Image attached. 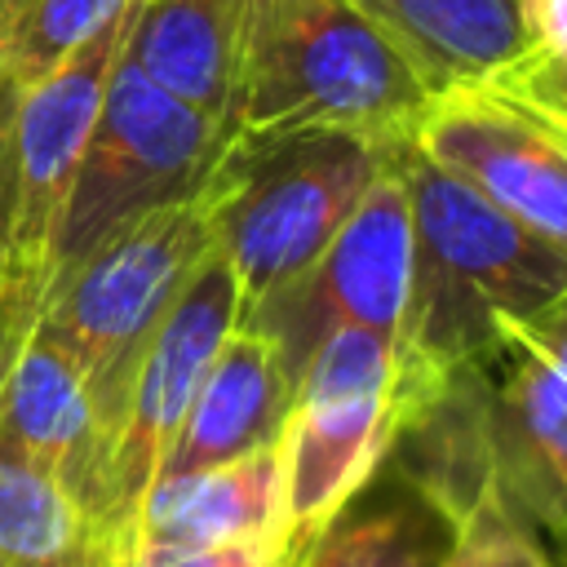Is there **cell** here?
I'll use <instances>...</instances> for the list:
<instances>
[{
  "mask_svg": "<svg viewBox=\"0 0 567 567\" xmlns=\"http://www.w3.org/2000/svg\"><path fill=\"white\" fill-rule=\"evenodd\" d=\"M394 164L412 217V266L394 346L412 372L447 381L501 341V323L527 319L567 292V248L430 164L412 142L394 146Z\"/></svg>",
  "mask_w": 567,
  "mask_h": 567,
  "instance_id": "cell-1",
  "label": "cell"
},
{
  "mask_svg": "<svg viewBox=\"0 0 567 567\" xmlns=\"http://www.w3.org/2000/svg\"><path fill=\"white\" fill-rule=\"evenodd\" d=\"M430 89L350 0H248L226 137L341 128L408 142Z\"/></svg>",
  "mask_w": 567,
  "mask_h": 567,
  "instance_id": "cell-2",
  "label": "cell"
},
{
  "mask_svg": "<svg viewBox=\"0 0 567 567\" xmlns=\"http://www.w3.org/2000/svg\"><path fill=\"white\" fill-rule=\"evenodd\" d=\"M390 146L341 128L226 137L199 195L244 306L301 275L332 244L385 168Z\"/></svg>",
  "mask_w": 567,
  "mask_h": 567,
  "instance_id": "cell-3",
  "label": "cell"
},
{
  "mask_svg": "<svg viewBox=\"0 0 567 567\" xmlns=\"http://www.w3.org/2000/svg\"><path fill=\"white\" fill-rule=\"evenodd\" d=\"M443 385L416 377L399 359L394 337L337 328L319 341L292 385V408L279 434L288 567L332 518L350 509L368 478L390 461L399 434L439 399Z\"/></svg>",
  "mask_w": 567,
  "mask_h": 567,
  "instance_id": "cell-4",
  "label": "cell"
},
{
  "mask_svg": "<svg viewBox=\"0 0 567 567\" xmlns=\"http://www.w3.org/2000/svg\"><path fill=\"white\" fill-rule=\"evenodd\" d=\"M208 248L213 226L204 195H195L128 221L49 284L35 323L71 354L111 443L124 425L137 363Z\"/></svg>",
  "mask_w": 567,
  "mask_h": 567,
  "instance_id": "cell-5",
  "label": "cell"
},
{
  "mask_svg": "<svg viewBox=\"0 0 567 567\" xmlns=\"http://www.w3.org/2000/svg\"><path fill=\"white\" fill-rule=\"evenodd\" d=\"M124 44V40H120ZM226 146V124L142 75L124 53L106 75L58 226L53 279L128 221L195 199Z\"/></svg>",
  "mask_w": 567,
  "mask_h": 567,
  "instance_id": "cell-6",
  "label": "cell"
},
{
  "mask_svg": "<svg viewBox=\"0 0 567 567\" xmlns=\"http://www.w3.org/2000/svg\"><path fill=\"white\" fill-rule=\"evenodd\" d=\"M394 146L332 244L301 275L239 310V323L257 328L275 346L292 385L319 341L337 328H368L381 337L399 332L412 266V217Z\"/></svg>",
  "mask_w": 567,
  "mask_h": 567,
  "instance_id": "cell-7",
  "label": "cell"
},
{
  "mask_svg": "<svg viewBox=\"0 0 567 567\" xmlns=\"http://www.w3.org/2000/svg\"><path fill=\"white\" fill-rule=\"evenodd\" d=\"M239 284L221 248L213 244L204 261L182 284L177 301L159 319L124 408V425L111 452V532L133 536L137 505L159 474V461L230 328L239 323Z\"/></svg>",
  "mask_w": 567,
  "mask_h": 567,
  "instance_id": "cell-8",
  "label": "cell"
},
{
  "mask_svg": "<svg viewBox=\"0 0 567 567\" xmlns=\"http://www.w3.org/2000/svg\"><path fill=\"white\" fill-rule=\"evenodd\" d=\"M430 164L567 248V133L492 89H456L425 106L408 137Z\"/></svg>",
  "mask_w": 567,
  "mask_h": 567,
  "instance_id": "cell-9",
  "label": "cell"
},
{
  "mask_svg": "<svg viewBox=\"0 0 567 567\" xmlns=\"http://www.w3.org/2000/svg\"><path fill=\"white\" fill-rule=\"evenodd\" d=\"M0 434L49 470L97 532H111V430L102 425L71 354L40 323L27 332L0 381Z\"/></svg>",
  "mask_w": 567,
  "mask_h": 567,
  "instance_id": "cell-10",
  "label": "cell"
},
{
  "mask_svg": "<svg viewBox=\"0 0 567 567\" xmlns=\"http://www.w3.org/2000/svg\"><path fill=\"white\" fill-rule=\"evenodd\" d=\"M137 549L266 545L288 563V505L279 443L195 474L155 478L133 518Z\"/></svg>",
  "mask_w": 567,
  "mask_h": 567,
  "instance_id": "cell-11",
  "label": "cell"
},
{
  "mask_svg": "<svg viewBox=\"0 0 567 567\" xmlns=\"http://www.w3.org/2000/svg\"><path fill=\"white\" fill-rule=\"evenodd\" d=\"M288 408H292V381L275 346L257 328L235 323L221 350L213 354L155 478L195 474L275 447Z\"/></svg>",
  "mask_w": 567,
  "mask_h": 567,
  "instance_id": "cell-12",
  "label": "cell"
},
{
  "mask_svg": "<svg viewBox=\"0 0 567 567\" xmlns=\"http://www.w3.org/2000/svg\"><path fill=\"white\" fill-rule=\"evenodd\" d=\"M416 71L430 97L487 89L532 44L527 0H350Z\"/></svg>",
  "mask_w": 567,
  "mask_h": 567,
  "instance_id": "cell-13",
  "label": "cell"
},
{
  "mask_svg": "<svg viewBox=\"0 0 567 567\" xmlns=\"http://www.w3.org/2000/svg\"><path fill=\"white\" fill-rule=\"evenodd\" d=\"M248 0H128L120 53L159 89L226 124Z\"/></svg>",
  "mask_w": 567,
  "mask_h": 567,
  "instance_id": "cell-14",
  "label": "cell"
},
{
  "mask_svg": "<svg viewBox=\"0 0 567 567\" xmlns=\"http://www.w3.org/2000/svg\"><path fill=\"white\" fill-rule=\"evenodd\" d=\"M102 536L49 470L0 434V567H89Z\"/></svg>",
  "mask_w": 567,
  "mask_h": 567,
  "instance_id": "cell-15",
  "label": "cell"
},
{
  "mask_svg": "<svg viewBox=\"0 0 567 567\" xmlns=\"http://www.w3.org/2000/svg\"><path fill=\"white\" fill-rule=\"evenodd\" d=\"M124 9L128 0H27L0 35V66L22 84H35L120 22Z\"/></svg>",
  "mask_w": 567,
  "mask_h": 567,
  "instance_id": "cell-16",
  "label": "cell"
},
{
  "mask_svg": "<svg viewBox=\"0 0 567 567\" xmlns=\"http://www.w3.org/2000/svg\"><path fill=\"white\" fill-rule=\"evenodd\" d=\"M292 567H434L425 518L412 509H372L332 518Z\"/></svg>",
  "mask_w": 567,
  "mask_h": 567,
  "instance_id": "cell-17",
  "label": "cell"
},
{
  "mask_svg": "<svg viewBox=\"0 0 567 567\" xmlns=\"http://www.w3.org/2000/svg\"><path fill=\"white\" fill-rule=\"evenodd\" d=\"M536 44L487 89L545 115L567 133V0H527Z\"/></svg>",
  "mask_w": 567,
  "mask_h": 567,
  "instance_id": "cell-18",
  "label": "cell"
},
{
  "mask_svg": "<svg viewBox=\"0 0 567 567\" xmlns=\"http://www.w3.org/2000/svg\"><path fill=\"white\" fill-rule=\"evenodd\" d=\"M452 527L456 536L434 567H554L527 518L501 496L496 483H487Z\"/></svg>",
  "mask_w": 567,
  "mask_h": 567,
  "instance_id": "cell-19",
  "label": "cell"
},
{
  "mask_svg": "<svg viewBox=\"0 0 567 567\" xmlns=\"http://www.w3.org/2000/svg\"><path fill=\"white\" fill-rule=\"evenodd\" d=\"M22 97H27V84L0 66V306H4V292H9V261H13V213H18V168H22V142H18Z\"/></svg>",
  "mask_w": 567,
  "mask_h": 567,
  "instance_id": "cell-20",
  "label": "cell"
},
{
  "mask_svg": "<svg viewBox=\"0 0 567 567\" xmlns=\"http://www.w3.org/2000/svg\"><path fill=\"white\" fill-rule=\"evenodd\" d=\"M505 341L523 346L527 354H536L540 363H549L563 381H567V292L554 297L549 306H540L536 315L527 319H509L496 328Z\"/></svg>",
  "mask_w": 567,
  "mask_h": 567,
  "instance_id": "cell-21",
  "label": "cell"
},
{
  "mask_svg": "<svg viewBox=\"0 0 567 567\" xmlns=\"http://www.w3.org/2000/svg\"><path fill=\"white\" fill-rule=\"evenodd\" d=\"M128 567H288L279 549L266 545H221V549H137L128 545Z\"/></svg>",
  "mask_w": 567,
  "mask_h": 567,
  "instance_id": "cell-22",
  "label": "cell"
},
{
  "mask_svg": "<svg viewBox=\"0 0 567 567\" xmlns=\"http://www.w3.org/2000/svg\"><path fill=\"white\" fill-rule=\"evenodd\" d=\"M128 545H133V536H115V532H106V536L93 545L89 567H128Z\"/></svg>",
  "mask_w": 567,
  "mask_h": 567,
  "instance_id": "cell-23",
  "label": "cell"
},
{
  "mask_svg": "<svg viewBox=\"0 0 567 567\" xmlns=\"http://www.w3.org/2000/svg\"><path fill=\"white\" fill-rule=\"evenodd\" d=\"M18 350H22V346H18V341L4 332V323H0V381H4V372H9V363H13Z\"/></svg>",
  "mask_w": 567,
  "mask_h": 567,
  "instance_id": "cell-24",
  "label": "cell"
},
{
  "mask_svg": "<svg viewBox=\"0 0 567 567\" xmlns=\"http://www.w3.org/2000/svg\"><path fill=\"white\" fill-rule=\"evenodd\" d=\"M22 4H27V0H0V35H4V27L13 22V13H18Z\"/></svg>",
  "mask_w": 567,
  "mask_h": 567,
  "instance_id": "cell-25",
  "label": "cell"
},
{
  "mask_svg": "<svg viewBox=\"0 0 567 567\" xmlns=\"http://www.w3.org/2000/svg\"><path fill=\"white\" fill-rule=\"evenodd\" d=\"M558 487H563V509H567V474L558 478Z\"/></svg>",
  "mask_w": 567,
  "mask_h": 567,
  "instance_id": "cell-26",
  "label": "cell"
}]
</instances>
